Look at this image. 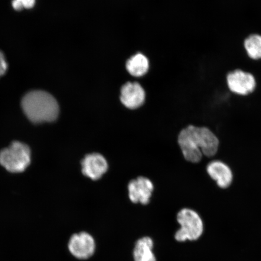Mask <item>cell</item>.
Instances as JSON below:
<instances>
[{
    "mask_svg": "<svg viewBox=\"0 0 261 261\" xmlns=\"http://www.w3.org/2000/svg\"><path fill=\"white\" fill-rule=\"evenodd\" d=\"M178 142L186 161L198 163L203 156L212 158L218 154L220 141L207 126L188 125L179 133Z\"/></svg>",
    "mask_w": 261,
    "mask_h": 261,
    "instance_id": "obj_1",
    "label": "cell"
},
{
    "mask_svg": "<svg viewBox=\"0 0 261 261\" xmlns=\"http://www.w3.org/2000/svg\"><path fill=\"white\" fill-rule=\"evenodd\" d=\"M21 106L25 115L34 123L53 122L58 116L57 100L45 91H31L22 99Z\"/></svg>",
    "mask_w": 261,
    "mask_h": 261,
    "instance_id": "obj_2",
    "label": "cell"
},
{
    "mask_svg": "<svg viewBox=\"0 0 261 261\" xmlns=\"http://www.w3.org/2000/svg\"><path fill=\"white\" fill-rule=\"evenodd\" d=\"M177 220L180 228L175 233V240L178 242L197 240L203 234V221L197 212L184 208L177 214Z\"/></svg>",
    "mask_w": 261,
    "mask_h": 261,
    "instance_id": "obj_3",
    "label": "cell"
},
{
    "mask_svg": "<svg viewBox=\"0 0 261 261\" xmlns=\"http://www.w3.org/2000/svg\"><path fill=\"white\" fill-rule=\"evenodd\" d=\"M31 150L21 142H14L0 152V164L11 172L24 171L30 165Z\"/></svg>",
    "mask_w": 261,
    "mask_h": 261,
    "instance_id": "obj_4",
    "label": "cell"
},
{
    "mask_svg": "<svg viewBox=\"0 0 261 261\" xmlns=\"http://www.w3.org/2000/svg\"><path fill=\"white\" fill-rule=\"evenodd\" d=\"M227 89L231 94L247 97L255 91L257 84L255 76L249 71L236 68L228 71L226 76Z\"/></svg>",
    "mask_w": 261,
    "mask_h": 261,
    "instance_id": "obj_5",
    "label": "cell"
},
{
    "mask_svg": "<svg viewBox=\"0 0 261 261\" xmlns=\"http://www.w3.org/2000/svg\"><path fill=\"white\" fill-rule=\"evenodd\" d=\"M68 249L71 255L76 259H89L95 252V240L90 234L86 231L74 233L68 241Z\"/></svg>",
    "mask_w": 261,
    "mask_h": 261,
    "instance_id": "obj_6",
    "label": "cell"
},
{
    "mask_svg": "<svg viewBox=\"0 0 261 261\" xmlns=\"http://www.w3.org/2000/svg\"><path fill=\"white\" fill-rule=\"evenodd\" d=\"M205 171L218 188L227 189L233 184L234 174L232 169L223 161L215 160L208 163Z\"/></svg>",
    "mask_w": 261,
    "mask_h": 261,
    "instance_id": "obj_7",
    "label": "cell"
},
{
    "mask_svg": "<svg viewBox=\"0 0 261 261\" xmlns=\"http://www.w3.org/2000/svg\"><path fill=\"white\" fill-rule=\"evenodd\" d=\"M81 165L83 174L93 180L102 177L109 168L106 159L98 153L87 155L82 161Z\"/></svg>",
    "mask_w": 261,
    "mask_h": 261,
    "instance_id": "obj_8",
    "label": "cell"
},
{
    "mask_svg": "<svg viewBox=\"0 0 261 261\" xmlns=\"http://www.w3.org/2000/svg\"><path fill=\"white\" fill-rule=\"evenodd\" d=\"M129 197L134 203L147 204L149 203L152 192L154 189L152 182L148 178L140 177L129 182Z\"/></svg>",
    "mask_w": 261,
    "mask_h": 261,
    "instance_id": "obj_9",
    "label": "cell"
},
{
    "mask_svg": "<svg viewBox=\"0 0 261 261\" xmlns=\"http://www.w3.org/2000/svg\"><path fill=\"white\" fill-rule=\"evenodd\" d=\"M145 92L138 83H128L121 89L120 100L126 108L135 110L141 107L145 102Z\"/></svg>",
    "mask_w": 261,
    "mask_h": 261,
    "instance_id": "obj_10",
    "label": "cell"
},
{
    "mask_svg": "<svg viewBox=\"0 0 261 261\" xmlns=\"http://www.w3.org/2000/svg\"><path fill=\"white\" fill-rule=\"evenodd\" d=\"M154 242L151 238L146 237L137 241L133 251L135 261H156L154 252Z\"/></svg>",
    "mask_w": 261,
    "mask_h": 261,
    "instance_id": "obj_11",
    "label": "cell"
},
{
    "mask_svg": "<svg viewBox=\"0 0 261 261\" xmlns=\"http://www.w3.org/2000/svg\"><path fill=\"white\" fill-rule=\"evenodd\" d=\"M243 48L246 56L253 61L261 60V34L253 33L244 39Z\"/></svg>",
    "mask_w": 261,
    "mask_h": 261,
    "instance_id": "obj_12",
    "label": "cell"
},
{
    "mask_svg": "<svg viewBox=\"0 0 261 261\" xmlns=\"http://www.w3.org/2000/svg\"><path fill=\"white\" fill-rule=\"evenodd\" d=\"M126 68L128 72L134 76L140 77L145 75L149 69L148 59L141 54H138L130 58L127 61Z\"/></svg>",
    "mask_w": 261,
    "mask_h": 261,
    "instance_id": "obj_13",
    "label": "cell"
},
{
    "mask_svg": "<svg viewBox=\"0 0 261 261\" xmlns=\"http://www.w3.org/2000/svg\"><path fill=\"white\" fill-rule=\"evenodd\" d=\"M35 4V0H13L12 6L16 11L23 8L31 9Z\"/></svg>",
    "mask_w": 261,
    "mask_h": 261,
    "instance_id": "obj_14",
    "label": "cell"
},
{
    "mask_svg": "<svg viewBox=\"0 0 261 261\" xmlns=\"http://www.w3.org/2000/svg\"><path fill=\"white\" fill-rule=\"evenodd\" d=\"M8 69V64L6 63L4 55L0 51V76L5 74Z\"/></svg>",
    "mask_w": 261,
    "mask_h": 261,
    "instance_id": "obj_15",
    "label": "cell"
}]
</instances>
